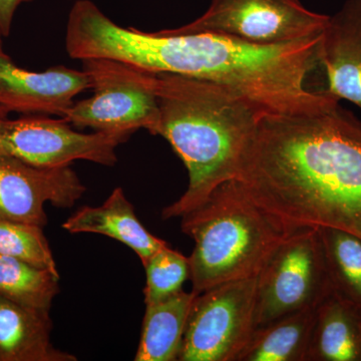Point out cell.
<instances>
[{"instance_id":"ac0fdd59","label":"cell","mask_w":361,"mask_h":361,"mask_svg":"<svg viewBox=\"0 0 361 361\" xmlns=\"http://www.w3.org/2000/svg\"><path fill=\"white\" fill-rule=\"evenodd\" d=\"M318 229L332 292L361 310V238L336 228Z\"/></svg>"},{"instance_id":"7c38bea8","label":"cell","mask_w":361,"mask_h":361,"mask_svg":"<svg viewBox=\"0 0 361 361\" xmlns=\"http://www.w3.org/2000/svg\"><path fill=\"white\" fill-rule=\"evenodd\" d=\"M323 92L361 109V0H348L329 16L320 42Z\"/></svg>"},{"instance_id":"8fae6325","label":"cell","mask_w":361,"mask_h":361,"mask_svg":"<svg viewBox=\"0 0 361 361\" xmlns=\"http://www.w3.org/2000/svg\"><path fill=\"white\" fill-rule=\"evenodd\" d=\"M87 89H92V82L84 71L65 66L40 73L26 71L0 51V116L16 111L63 118L73 99Z\"/></svg>"},{"instance_id":"7a4b0ae2","label":"cell","mask_w":361,"mask_h":361,"mask_svg":"<svg viewBox=\"0 0 361 361\" xmlns=\"http://www.w3.org/2000/svg\"><path fill=\"white\" fill-rule=\"evenodd\" d=\"M234 180L292 227L336 228L361 238V122L337 99L262 116Z\"/></svg>"},{"instance_id":"e0dca14e","label":"cell","mask_w":361,"mask_h":361,"mask_svg":"<svg viewBox=\"0 0 361 361\" xmlns=\"http://www.w3.org/2000/svg\"><path fill=\"white\" fill-rule=\"evenodd\" d=\"M316 308L256 327L236 361H307Z\"/></svg>"},{"instance_id":"d6986e66","label":"cell","mask_w":361,"mask_h":361,"mask_svg":"<svg viewBox=\"0 0 361 361\" xmlns=\"http://www.w3.org/2000/svg\"><path fill=\"white\" fill-rule=\"evenodd\" d=\"M59 281L51 271L0 254V295L14 302L49 310L59 293Z\"/></svg>"},{"instance_id":"9c48e42d","label":"cell","mask_w":361,"mask_h":361,"mask_svg":"<svg viewBox=\"0 0 361 361\" xmlns=\"http://www.w3.org/2000/svg\"><path fill=\"white\" fill-rule=\"evenodd\" d=\"M130 135L71 129L65 118L25 116L16 120L0 116V156L11 157L39 168L71 166L78 160L115 165L116 149Z\"/></svg>"},{"instance_id":"4fadbf2b","label":"cell","mask_w":361,"mask_h":361,"mask_svg":"<svg viewBox=\"0 0 361 361\" xmlns=\"http://www.w3.org/2000/svg\"><path fill=\"white\" fill-rule=\"evenodd\" d=\"M71 234L94 233L116 239L130 247L141 259L142 265L154 254L169 246L149 233L137 219L133 204L122 188H116L103 205L80 208L63 224Z\"/></svg>"},{"instance_id":"3957f363","label":"cell","mask_w":361,"mask_h":361,"mask_svg":"<svg viewBox=\"0 0 361 361\" xmlns=\"http://www.w3.org/2000/svg\"><path fill=\"white\" fill-rule=\"evenodd\" d=\"M155 87L160 109L155 135L170 142L189 174L187 191L161 211L163 219H172L236 179L266 114L235 90L210 80L155 73Z\"/></svg>"},{"instance_id":"ba28073f","label":"cell","mask_w":361,"mask_h":361,"mask_svg":"<svg viewBox=\"0 0 361 361\" xmlns=\"http://www.w3.org/2000/svg\"><path fill=\"white\" fill-rule=\"evenodd\" d=\"M329 16L299 0H212L205 13L173 33L210 32L245 44L273 47L322 35Z\"/></svg>"},{"instance_id":"8992f818","label":"cell","mask_w":361,"mask_h":361,"mask_svg":"<svg viewBox=\"0 0 361 361\" xmlns=\"http://www.w3.org/2000/svg\"><path fill=\"white\" fill-rule=\"evenodd\" d=\"M332 293L318 227H300L281 242L257 276L255 329L317 306Z\"/></svg>"},{"instance_id":"9a60e30c","label":"cell","mask_w":361,"mask_h":361,"mask_svg":"<svg viewBox=\"0 0 361 361\" xmlns=\"http://www.w3.org/2000/svg\"><path fill=\"white\" fill-rule=\"evenodd\" d=\"M307 361H361V310L334 292L316 308Z\"/></svg>"},{"instance_id":"ffe728a7","label":"cell","mask_w":361,"mask_h":361,"mask_svg":"<svg viewBox=\"0 0 361 361\" xmlns=\"http://www.w3.org/2000/svg\"><path fill=\"white\" fill-rule=\"evenodd\" d=\"M42 229L37 225L0 220V254L20 259L59 276L58 266Z\"/></svg>"},{"instance_id":"603a6c76","label":"cell","mask_w":361,"mask_h":361,"mask_svg":"<svg viewBox=\"0 0 361 361\" xmlns=\"http://www.w3.org/2000/svg\"><path fill=\"white\" fill-rule=\"evenodd\" d=\"M2 35H1V33H0V51H2Z\"/></svg>"},{"instance_id":"6da1fadb","label":"cell","mask_w":361,"mask_h":361,"mask_svg":"<svg viewBox=\"0 0 361 361\" xmlns=\"http://www.w3.org/2000/svg\"><path fill=\"white\" fill-rule=\"evenodd\" d=\"M322 37L258 47L210 32H144L116 25L90 0H78L68 16L66 49L80 61L115 59L152 73L210 80L274 115L315 110L334 99L307 85L322 68Z\"/></svg>"},{"instance_id":"277c9868","label":"cell","mask_w":361,"mask_h":361,"mask_svg":"<svg viewBox=\"0 0 361 361\" xmlns=\"http://www.w3.org/2000/svg\"><path fill=\"white\" fill-rule=\"evenodd\" d=\"M180 218L183 233L195 244L189 263L196 294L258 276L273 252L297 229L252 200L237 180L221 185Z\"/></svg>"},{"instance_id":"7402d4cb","label":"cell","mask_w":361,"mask_h":361,"mask_svg":"<svg viewBox=\"0 0 361 361\" xmlns=\"http://www.w3.org/2000/svg\"><path fill=\"white\" fill-rule=\"evenodd\" d=\"M32 1L35 0H0V33L2 37H8L18 7Z\"/></svg>"},{"instance_id":"2e32d148","label":"cell","mask_w":361,"mask_h":361,"mask_svg":"<svg viewBox=\"0 0 361 361\" xmlns=\"http://www.w3.org/2000/svg\"><path fill=\"white\" fill-rule=\"evenodd\" d=\"M198 294L180 290L159 302L147 304L135 361H176L194 299Z\"/></svg>"},{"instance_id":"30bf717a","label":"cell","mask_w":361,"mask_h":361,"mask_svg":"<svg viewBox=\"0 0 361 361\" xmlns=\"http://www.w3.org/2000/svg\"><path fill=\"white\" fill-rule=\"evenodd\" d=\"M87 191L71 166L39 168L0 156V220L44 228V205L71 208Z\"/></svg>"},{"instance_id":"44dd1931","label":"cell","mask_w":361,"mask_h":361,"mask_svg":"<svg viewBox=\"0 0 361 361\" xmlns=\"http://www.w3.org/2000/svg\"><path fill=\"white\" fill-rule=\"evenodd\" d=\"M147 282L144 289L145 304L159 302L183 290L190 278L189 257L170 245L161 249L145 263Z\"/></svg>"},{"instance_id":"52a82bcc","label":"cell","mask_w":361,"mask_h":361,"mask_svg":"<svg viewBox=\"0 0 361 361\" xmlns=\"http://www.w3.org/2000/svg\"><path fill=\"white\" fill-rule=\"evenodd\" d=\"M256 286L257 276L198 294L178 361H236L255 329Z\"/></svg>"},{"instance_id":"5bb4252c","label":"cell","mask_w":361,"mask_h":361,"mask_svg":"<svg viewBox=\"0 0 361 361\" xmlns=\"http://www.w3.org/2000/svg\"><path fill=\"white\" fill-rule=\"evenodd\" d=\"M49 310L0 295V361H77L51 342Z\"/></svg>"},{"instance_id":"5b68a950","label":"cell","mask_w":361,"mask_h":361,"mask_svg":"<svg viewBox=\"0 0 361 361\" xmlns=\"http://www.w3.org/2000/svg\"><path fill=\"white\" fill-rule=\"evenodd\" d=\"M94 94L73 103L63 116L71 126L96 132L155 135L160 118L155 73L110 59H82Z\"/></svg>"}]
</instances>
